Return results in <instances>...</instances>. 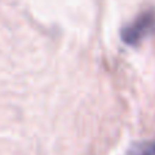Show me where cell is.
Instances as JSON below:
<instances>
[{"instance_id":"cell-1","label":"cell","mask_w":155,"mask_h":155,"mask_svg":"<svg viewBox=\"0 0 155 155\" xmlns=\"http://www.w3.org/2000/svg\"><path fill=\"white\" fill-rule=\"evenodd\" d=\"M155 25V14L146 12L136 19L134 23L127 26L123 30V41L128 45L137 44L148 31L153 30Z\"/></svg>"},{"instance_id":"cell-2","label":"cell","mask_w":155,"mask_h":155,"mask_svg":"<svg viewBox=\"0 0 155 155\" xmlns=\"http://www.w3.org/2000/svg\"><path fill=\"white\" fill-rule=\"evenodd\" d=\"M128 155H155V142H142L134 144Z\"/></svg>"}]
</instances>
